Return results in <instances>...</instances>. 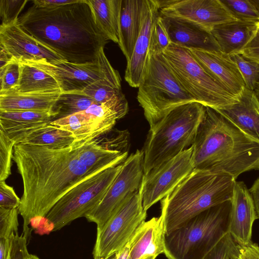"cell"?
<instances>
[{"mask_svg":"<svg viewBox=\"0 0 259 259\" xmlns=\"http://www.w3.org/2000/svg\"><path fill=\"white\" fill-rule=\"evenodd\" d=\"M195 169L227 174L234 179L259 169V143L216 110L205 107L192 145Z\"/></svg>","mask_w":259,"mask_h":259,"instance_id":"cell-3","label":"cell"},{"mask_svg":"<svg viewBox=\"0 0 259 259\" xmlns=\"http://www.w3.org/2000/svg\"><path fill=\"white\" fill-rule=\"evenodd\" d=\"M50 123L36 130L21 144L60 149L72 145L75 141L71 132Z\"/></svg>","mask_w":259,"mask_h":259,"instance_id":"cell-29","label":"cell"},{"mask_svg":"<svg viewBox=\"0 0 259 259\" xmlns=\"http://www.w3.org/2000/svg\"><path fill=\"white\" fill-rule=\"evenodd\" d=\"M122 163L96 172L82 180L55 204L35 232L48 234L61 229L77 219L85 217L102 200Z\"/></svg>","mask_w":259,"mask_h":259,"instance_id":"cell-8","label":"cell"},{"mask_svg":"<svg viewBox=\"0 0 259 259\" xmlns=\"http://www.w3.org/2000/svg\"><path fill=\"white\" fill-rule=\"evenodd\" d=\"M193 146L144 175L139 191L144 209L170 194L194 170Z\"/></svg>","mask_w":259,"mask_h":259,"instance_id":"cell-13","label":"cell"},{"mask_svg":"<svg viewBox=\"0 0 259 259\" xmlns=\"http://www.w3.org/2000/svg\"><path fill=\"white\" fill-rule=\"evenodd\" d=\"M161 17L171 44L189 50L221 51L210 31L183 18Z\"/></svg>","mask_w":259,"mask_h":259,"instance_id":"cell-20","label":"cell"},{"mask_svg":"<svg viewBox=\"0 0 259 259\" xmlns=\"http://www.w3.org/2000/svg\"><path fill=\"white\" fill-rule=\"evenodd\" d=\"M11 237L0 238V259H11Z\"/></svg>","mask_w":259,"mask_h":259,"instance_id":"cell-47","label":"cell"},{"mask_svg":"<svg viewBox=\"0 0 259 259\" xmlns=\"http://www.w3.org/2000/svg\"><path fill=\"white\" fill-rule=\"evenodd\" d=\"M220 1L236 20L251 23H259V15L250 0Z\"/></svg>","mask_w":259,"mask_h":259,"instance_id":"cell-33","label":"cell"},{"mask_svg":"<svg viewBox=\"0 0 259 259\" xmlns=\"http://www.w3.org/2000/svg\"><path fill=\"white\" fill-rule=\"evenodd\" d=\"M258 23L236 20L217 25L210 32L220 51L231 55L244 48L255 34Z\"/></svg>","mask_w":259,"mask_h":259,"instance_id":"cell-24","label":"cell"},{"mask_svg":"<svg viewBox=\"0 0 259 259\" xmlns=\"http://www.w3.org/2000/svg\"><path fill=\"white\" fill-rule=\"evenodd\" d=\"M143 152L137 150L131 154L122 164L104 197L99 205L85 218L101 229L124 202L141 187L144 175Z\"/></svg>","mask_w":259,"mask_h":259,"instance_id":"cell-11","label":"cell"},{"mask_svg":"<svg viewBox=\"0 0 259 259\" xmlns=\"http://www.w3.org/2000/svg\"><path fill=\"white\" fill-rule=\"evenodd\" d=\"M231 200L210 207L165 234L168 259H203L228 233Z\"/></svg>","mask_w":259,"mask_h":259,"instance_id":"cell-6","label":"cell"},{"mask_svg":"<svg viewBox=\"0 0 259 259\" xmlns=\"http://www.w3.org/2000/svg\"><path fill=\"white\" fill-rule=\"evenodd\" d=\"M21 198L17 196L13 187L5 181H0V207L5 208H19Z\"/></svg>","mask_w":259,"mask_h":259,"instance_id":"cell-41","label":"cell"},{"mask_svg":"<svg viewBox=\"0 0 259 259\" xmlns=\"http://www.w3.org/2000/svg\"><path fill=\"white\" fill-rule=\"evenodd\" d=\"M120 119L115 102L109 100L92 105L86 110L50 122V124L71 132L75 140L99 138L110 132Z\"/></svg>","mask_w":259,"mask_h":259,"instance_id":"cell-14","label":"cell"},{"mask_svg":"<svg viewBox=\"0 0 259 259\" xmlns=\"http://www.w3.org/2000/svg\"><path fill=\"white\" fill-rule=\"evenodd\" d=\"M159 14L157 0H144L141 29L125 71V80L132 87L138 88L144 75L149 56L152 26Z\"/></svg>","mask_w":259,"mask_h":259,"instance_id":"cell-17","label":"cell"},{"mask_svg":"<svg viewBox=\"0 0 259 259\" xmlns=\"http://www.w3.org/2000/svg\"><path fill=\"white\" fill-rule=\"evenodd\" d=\"M54 115L51 111L0 110V128L39 122H50Z\"/></svg>","mask_w":259,"mask_h":259,"instance_id":"cell-31","label":"cell"},{"mask_svg":"<svg viewBox=\"0 0 259 259\" xmlns=\"http://www.w3.org/2000/svg\"><path fill=\"white\" fill-rule=\"evenodd\" d=\"M76 141L60 149L18 144L13 160L23 191L18 208L23 218L22 234L27 239L55 204L71 189L92 175L80 162ZM94 174V173H93Z\"/></svg>","mask_w":259,"mask_h":259,"instance_id":"cell-1","label":"cell"},{"mask_svg":"<svg viewBox=\"0 0 259 259\" xmlns=\"http://www.w3.org/2000/svg\"><path fill=\"white\" fill-rule=\"evenodd\" d=\"M94 259H118L117 253L107 258H94Z\"/></svg>","mask_w":259,"mask_h":259,"instance_id":"cell-52","label":"cell"},{"mask_svg":"<svg viewBox=\"0 0 259 259\" xmlns=\"http://www.w3.org/2000/svg\"><path fill=\"white\" fill-rule=\"evenodd\" d=\"M237 259H259V246L252 242L245 246H240Z\"/></svg>","mask_w":259,"mask_h":259,"instance_id":"cell-44","label":"cell"},{"mask_svg":"<svg viewBox=\"0 0 259 259\" xmlns=\"http://www.w3.org/2000/svg\"><path fill=\"white\" fill-rule=\"evenodd\" d=\"M170 44L168 33L159 14L155 19L152 26L149 55L162 54Z\"/></svg>","mask_w":259,"mask_h":259,"instance_id":"cell-35","label":"cell"},{"mask_svg":"<svg viewBox=\"0 0 259 259\" xmlns=\"http://www.w3.org/2000/svg\"><path fill=\"white\" fill-rule=\"evenodd\" d=\"M239 54L259 63V23L253 36Z\"/></svg>","mask_w":259,"mask_h":259,"instance_id":"cell-43","label":"cell"},{"mask_svg":"<svg viewBox=\"0 0 259 259\" xmlns=\"http://www.w3.org/2000/svg\"><path fill=\"white\" fill-rule=\"evenodd\" d=\"M240 247L228 233L203 259H237Z\"/></svg>","mask_w":259,"mask_h":259,"instance_id":"cell-37","label":"cell"},{"mask_svg":"<svg viewBox=\"0 0 259 259\" xmlns=\"http://www.w3.org/2000/svg\"><path fill=\"white\" fill-rule=\"evenodd\" d=\"M79 0H35L33 1V4L41 8H54L76 3Z\"/></svg>","mask_w":259,"mask_h":259,"instance_id":"cell-45","label":"cell"},{"mask_svg":"<svg viewBox=\"0 0 259 259\" xmlns=\"http://www.w3.org/2000/svg\"><path fill=\"white\" fill-rule=\"evenodd\" d=\"M156 257H155V256H150V257H147L145 259H155Z\"/></svg>","mask_w":259,"mask_h":259,"instance_id":"cell-53","label":"cell"},{"mask_svg":"<svg viewBox=\"0 0 259 259\" xmlns=\"http://www.w3.org/2000/svg\"><path fill=\"white\" fill-rule=\"evenodd\" d=\"M137 100L150 126L174 108L196 102L182 85L162 54L149 56Z\"/></svg>","mask_w":259,"mask_h":259,"instance_id":"cell-7","label":"cell"},{"mask_svg":"<svg viewBox=\"0 0 259 259\" xmlns=\"http://www.w3.org/2000/svg\"><path fill=\"white\" fill-rule=\"evenodd\" d=\"M162 54L182 85L196 102L218 110L238 101L203 68L189 49L171 44Z\"/></svg>","mask_w":259,"mask_h":259,"instance_id":"cell-9","label":"cell"},{"mask_svg":"<svg viewBox=\"0 0 259 259\" xmlns=\"http://www.w3.org/2000/svg\"><path fill=\"white\" fill-rule=\"evenodd\" d=\"M20 76L17 91L45 93L61 90L56 79L37 67L20 62Z\"/></svg>","mask_w":259,"mask_h":259,"instance_id":"cell-28","label":"cell"},{"mask_svg":"<svg viewBox=\"0 0 259 259\" xmlns=\"http://www.w3.org/2000/svg\"><path fill=\"white\" fill-rule=\"evenodd\" d=\"M189 50L211 76L234 96L239 97L246 88L245 84L237 65L229 55L221 51Z\"/></svg>","mask_w":259,"mask_h":259,"instance_id":"cell-19","label":"cell"},{"mask_svg":"<svg viewBox=\"0 0 259 259\" xmlns=\"http://www.w3.org/2000/svg\"><path fill=\"white\" fill-rule=\"evenodd\" d=\"M232 259H236V258H232Z\"/></svg>","mask_w":259,"mask_h":259,"instance_id":"cell-54","label":"cell"},{"mask_svg":"<svg viewBox=\"0 0 259 259\" xmlns=\"http://www.w3.org/2000/svg\"><path fill=\"white\" fill-rule=\"evenodd\" d=\"M20 76V62L14 58L6 65L0 68V95L16 91Z\"/></svg>","mask_w":259,"mask_h":259,"instance_id":"cell-36","label":"cell"},{"mask_svg":"<svg viewBox=\"0 0 259 259\" xmlns=\"http://www.w3.org/2000/svg\"><path fill=\"white\" fill-rule=\"evenodd\" d=\"M81 93L97 103L106 102L122 93L120 75L98 80L85 88Z\"/></svg>","mask_w":259,"mask_h":259,"instance_id":"cell-32","label":"cell"},{"mask_svg":"<svg viewBox=\"0 0 259 259\" xmlns=\"http://www.w3.org/2000/svg\"><path fill=\"white\" fill-rule=\"evenodd\" d=\"M237 65L244 81L245 87L253 91L259 82V63L248 59L239 53L229 55Z\"/></svg>","mask_w":259,"mask_h":259,"instance_id":"cell-34","label":"cell"},{"mask_svg":"<svg viewBox=\"0 0 259 259\" xmlns=\"http://www.w3.org/2000/svg\"><path fill=\"white\" fill-rule=\"evenodd\" d=\"M18 24L70 63L95 61L107 42L96 24L87 0L54 8L33 4L19 17Z\"/></svg>","mask_w":259,"mask_h":259,"instance_id":"cell-2","label":"cell"},{"mask_svg":"<svg viewBox=\"0 0 259 259\" xmlns=\"http://www.w3.org/2000/svg\"><path fill=\"white\" fill-rule=\"evenodd\" d=\"M161 16L188 20L211 31L216 25L236 19L220 0L157 1Z\"/></svg>","mask_w":259,"mask_h":259,"instance_id":"cell-15","label":"cell"},{"mask_svg":"<svg viewBox=\"0 0 259 259\" xmlns=\"http://www.w3.org/2000/svg\"><path fill=\"white\" fill-rule=\"evenodd\" d=\"M0 49V68H1L11 62L13 58L1 46Z\"/></svg>","mask_w":259,"mask_h":259,"instance_id":"cell-48","label":"cell"},{"mask_svg":"<svg viewBox=\"0 0 259 259\" xmlns=\"http://www.w3.org/2000/svg\"><path fill=\"white\" fill-rule=\"evenodd\" d=\"M18 208H5L0 207V238L9 239L13 234H18Z\"/></svg>","mask_w":259,"mask_h":259,"instance_id":"cell-40","label":"cell"},{"mask_svg":"<svg viewBox=\"0 0 259 259\" xmlns=\"http://www.w3.org/2000/svg\"><path fill=\"white\" fill-rule=\"evenodd\" d=\"M165 229L162 215L144 222L130 240V259L157 257L165 251Z\"/></svg>","mask_w":259,"mask_h":259,"instance_id":"cell-22","label":"cell"},{"mask_svg":"<svg viewBox=\"0 0 259 259\" xmlns=\"http://www.w3.org/2000/svg\"><path fill=\"white\" fill-rule=\"evenodd\" d=\"M96 25L107 40L118 43L121 0H87Z\"/></svg>","mask_w":259,"mask_h":259,"instance_id":"cell-27","label":"cell"},{"mask_svg":"<svg viewBox=\"0 0 259 259\" xmlns=\"http://www.w3.org/2000/svg\"><path fill=\"white\" fill-rule=\"evenodd\" d=\"M27 2V0H1V25L7 26L18 23L19 15Z\"/></svg>","mask_w":259,"mask_h":259,"instance_id":"cell-39","label":"cell"},{"mask_svg":"<svg viewBox=\"0 0 259 259\" xmlns=\"http://www.w3.org/2000/svg\"><path fill=\"white\" fill-rule=\"evenodd\" d=\"M75 141L78 158L91 174L122 164L127 158V151L106 148L96 139Z\"/></svg>","mask_w":259,"mask_h":259,"instance_id":"cell-25","label":"cell"},{"mask_svg":"<svg viewBox=\"0 0 259 259\" xmlns=\"http://www.w3.org/2000/svg\"><path fill=\"white\" fill-rule=\"evenodd\" d=\"M238 99L237 102L216 110L259 143V100L254 92L246 88Z\"/></svg>","mask_w":259,"mask_h":259,"instance_id":"cell-21","label":"cell"},{"mask_svg":"<svg viewBox=\"0 0 259 259\" xmlns=\"http://www.w3.org/2000/svg\"><path fill=\"white\" fill-rule=\"evenodd\" d=\"M15 145L6 133L0 129V181H5L11 175Z\"/></svg>","mask_w":259,"mask_h":259,"instance_id":"cell-38","label":"cell"},{"mask_svg":"<svg viewBox=\"0 0 259 259\" xmlns=\"http://www.w3.org/2000/svg\"><path fill=\"white\" fill-rule=\"evenodd\" d=\"M144 0H121L118 45L127 62L131 59L142 26Z\"/></svg>","mask_w":259,"mask_h":259,"instance_id":"cell-23","label":"cell"},{"mask_svg":"<svg viewBox=\"0 0 259 259\" xmlns=\"http://www.w3.org/2000/svg\"><path fill=\"white\" fill-rule=\"evenodd\" d=\"M61 93V90L45 93L16 91L0 95V110L52 112Z\"/></svg>","mask_w":259,"mask_h":259,"instance_id":"cell-26","label":"cell"},{"mask_svg":"<svg viewBox=\"0 0 259 259\" xmlns=\"http://www.w3.org/2000/svg\"><path fill=\"white\" fill-rule=\"evenodd\" d=\"M205 112L202 104L188 103L150 126L142 150L144 175L193 145Z\"/></svg>","mask_w":259,"mask_h":259,"instance_id":"cell-5","label":"cell"},{"mask_svg":"<svg viewBox=\"0 0 259 259\" xmlns=\"http://www.w3.org/2000/svg\"><path fill=\"white\" fill-rule=\"evenodd\" d=\"M248 191L253 202L257 219H259V178L255 181Z\"/></svg>","mask_w":259,"mask_h":259,"instance_id":"cell-46","label":"cell"},{"mask_svg":"<svg viewBox=\"0 0 259 259\" xmlns=\"http://www.w3.org/2000/svg\"><path fill=\"white\" fill-rule=\"evenodd\" d=\"M0 46L19 62L45 60L54 63L64 60L26 32L18 23L0 26Z\"/></svg>","mask_w":259,"mask_h":259,"instance_id":"cell-16","label":"cell"},{"mask_svg":"<svg viewBox=\"0 0 259 259\" xmlns=\"http://www.w3.org/2000/svg\"><path fill=\"white\" fill-rule=\"evenodd\" d=\"M255 94L256 95L257 99L259 100V82L257 83L253 90Z\"/></svg>","mask_w":259,"mask_h":259,"instance_id":"cell-50","label":"cell"},{"mask_svg":"<svg viewBox=\"0 0 259 259\" xmlns=\"http://www.w3.org/2000/svg\"><path fill=\"white\" fill-rule=\"evenodd\" d=\"M27 259H40L38 256L33 255L29 254L28 256L27 257Z\"/></svg>","mask_w":259,"mask_h":259,"instance_id":"cell-51","label":"cell"},{"mask_svg":"<svg viewBox=\"0 0 259 259\" xmlns=\"http://www.w3.org/2000/svg\"><path fill=\"white\" fill-rule=\"evenodd\" d=\"M96 103L93 99L81 92H62L52 109V121L85 110Z\"/></svg>","mask_w":259,"mask_h":259,"instance_id":"cell-30","label":"cell"},{"mask_svg":"<svg viewBox=\"0 0 259 259\" xmlns=\"http://www.w3.org/2000/svg\"><path fill=\"white\" fill-rule=\"evenodd\" d=\"M34 66L53 77L62 93L81 92L92 83L119 74L101 49L96 60L75 64L64 60L51 63L45 60L22 62Z\"/></svg>","mask_w":259,"mask_h":259,"instance_id":"cell-12","label":"cell"},{"mask_svg":"<svg viewBox=\"0 0 259 259\" xmlns=\"http://www.w3.org/2000/svg\"><path fill=\"white\" fill-rule=\"evenodd\" d=\"M259 15V0H250Z\"/></svg>","mask_w":259,"mask_h":259,"instance_id":"cell-49","label":"cell"},{"mask_svg":"<svg viewBox=\"0 0 259 259\" xmlns=\"http://www.w3.org/2000/svg\"><path fill=\"white\" fill-rule=\"evenodd\" d=\"M146 216L139 190L124 202L101 229L97 230L94 258H107L121 251Z\"/></svg>","mask_w":259,"mask_h":259,"instance_id":"cell-10","label":"cell"},{"mask_svg":"<svg viewBox=\"0 0 259 259\" xmlns=\"http://www.w3.org/2000/svg\"><path fill=\"white\" fill-rule=\"evenodd\" d=\"M28 241L22 234H13L11 236V259H27L29 253L27 249Z\"/></svg>","mask_w":259,"mask_h":259,"instance_id":"cell-42","label":"cell"},{"mask_svg":"<svg viewBox=\"0 0 259 259\" xmlns=\"http://www.w3.org/2000/svg\"><path fill=\"white\" fill-rule=\"evenodd\" d=\"M228 233L240 246L252 242V229L256 214L248 189L241 181L235 182L231 200Z\"/></svg>","mask_w":259,"mask_h":259,"instance_id":"cell-18","label":"cell"},{"mask_svg":"<svg viewBox=\"0 0 259 259\" xmlns=\"http://www.w3.org/2000/svg\"><path fill=\"white\" fill-rule=\"evenodd\" d=\"M235 182L227 174L194 169L161 200L165 234L202 211L231 200Z\"/></svg>","mask_w":259,"mask_h":259,"instance_id":"cell-4","label":"cell"}]
</instances>
